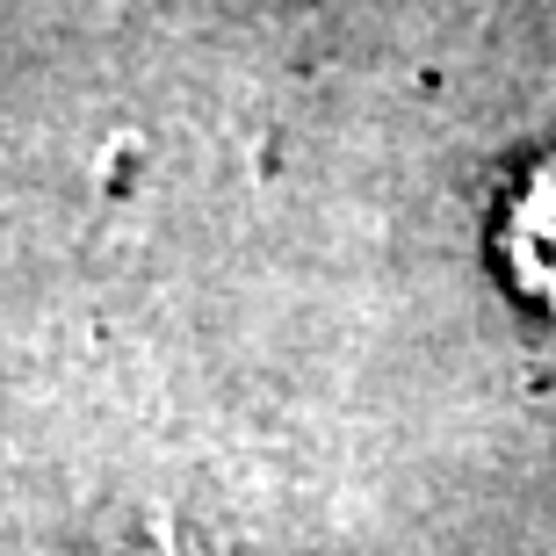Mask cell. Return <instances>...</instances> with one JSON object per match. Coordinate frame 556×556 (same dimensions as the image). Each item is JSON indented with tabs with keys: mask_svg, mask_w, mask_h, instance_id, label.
<instances>
[{
	"mask_svg": "<svg viewBox=\"0 0 556 556\" xmlns=\"http://www.w3.org/2000/svg\"><path fill=\"white\" fill-rule=\"evenodd\" d=\"M506 261H514L520 296L556 311V160L535 166V181L520 188L514 210H506Z\"/></svg>",
	"mask_w": 556,
	"mask_h": 556,
	"instance_id": "obj_1",
	"label": "cell"
}]
</instances>
